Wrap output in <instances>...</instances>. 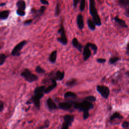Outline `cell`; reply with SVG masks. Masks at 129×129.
Listing matches in <instances>:
<instances>
[{
	"instance_id": "cell-1",
	"label": "cell",
	"mask_w": 129,
	"mask_h": 129,
	"mask_svg": "<svg viewBox=\"0 0 129 129\" xmlns=\"http://www.w3.org/2000/svg\"><path fill=\"white\" fill-rule=\"evenodd\" d=\"M45 89L44 86H38L36 87L34 91V95L31 97V100L33 103L35 107L37 109L40 108V99L44 95V91Z\"/></svg>"
},
{
	"instance_id": "cell-2",
	"label": "cell",
	"mask_w": 129,
	"mask_h": 129,
	"mask_svg": "<svg viewBox=\"0 0 129 129\" xmlns=\"http://www.w3.org/2000/svg\"><path fill=\"white\" fill-rule=\"evenodd\" d=\"M89 12L95 25L100 26L101 25V21L95 7V0H89Z\"/></svg>"
},
{
	"instance_id": "cell-3",
	"label": "cell",
	"mask_w": 129,
	"mask_h": 129,
	"mask_svg": "<svg viewBox=\"0 0 129 129\" xmlns=\"http://www.w3.org/2000/svg\"><path fill=\"white\" fill-rule=\"evenodd\" d=\"M73 107L80 111L84 112H89L90 109L93 108V104L90 101L85 100L81 102L73 103Z\"/></svg>"
},
{
	"instance_id": "cell-4",
	"label": "cell",
	"mask_w": 129,
	"mask_h": 129,
	"mask_svg": "<svg viewBox=\"0 0 129 129\" xmlns=\"http://www.w3.org/2000/svg\"><path fill=\"white\" fill-rule=\"evenodd\" d=\"M20 75L30 83L33 82L38 80V77L35 74H32L28 69H25L21 73Z\"/></svg>"
},
{
	"instance_id": "cell-5",
	"label": "cell",
	"mask_w": 129,
	"mask_h": 129,
	"mask_svg": "<svg viewBox=\"0 0 129 129\" xmlns=\"http://www.w3.org/2000/svg\"><path fill=\"white\" fill-rule=\"evenodd\" d=\"M57 32L58 34H60V36L59 37H57L56 38L57 40L59 42H60L61 44H62V45H67V44L68 43V39H67V37L66 35L64 28L63 26L62 23H61L60 26L59 28L58 29Z\"/></svg>"
},
{
	"instance_id": "cell-6",
	"label": "cell",
	"mask_w": 129,
	"mask_h": 129,
	"mask_svg": "<svg viewBox=\"0 0 129 129\" xmlns=\"http://www.w3.org/2000/svg\"><path fill=\"white\" fill-rule=\"evenodd\" d=\"M16 6L18 8L16 13L18 15L20 16H24L26 13H25V9H26V3L23 0H19Z\"/></svg>"
},
{
	"instance_id": "cell-7",
	"label": "cell",
	"mask_w": 129,
	"mask_h": 129,
	"mask_svg": "<svg viewBox=\"0 0 129 129\" xmlns=\"http://www.w3.org/2000/svg\"><path fill=\"white\" fill-rule=\"evenodd\" d=\"M27 43V41L26 40H23L19 42L14 47L11 52V54L13 56H19L21 50Z\"/></svg>"
},
{
	"instance_id": "cell-8",
	"label": "cell",
	"mask_w": 129,
	"mask_h": 129,
	"mask_svg": "<svg viewBox=\"0 0 129 129\" xmlns=\"http://www.w3.org/2000/svg\"><path fill=\"white\" fill-rule=\"evenodd\" d=\"M74 120V116L72 115L66 114L63 116V122L60 129H69Z\"/></svg>"
},
{
	"instance_id": "cell-9",
	"label": "cell",
	"mask_w": 129,
	"mask_h": 129,
	"mask_svg": "<svg viewBox=\"0 0 129 129\" xmlns=\"http://www.w3.org/2000/svg\"><path fill=\"white\" fill-rule=\"evenodd\" d=\"M97 91L104 98H107L109 95L110 91L108 87L104 85H98L96 87Z\"/></svg>"
},
{
	"instance_id": "cell-10",
	"label": "cell",
	"mask_w": 129,
	"mask_h": 129,
	"mask_svg": "<svg viewBox=\"0 0 129 129\" xmlns=\"http://www.w3.org/2000/svg\"><path fill=\"white\" fill-rule=\"evenodd\" d=\"M73 102H62L58 104V108L62 110H69L73 107Z\"/></svg>"
},
{
	"instance_id": "cell-11",
	"label": "cell",
	"mask_w": 129,
	"mask_h": 129,
	"mask_svg": "<svg viewBox=\"0 0 129 129\" xmlns=\"http://www.w3.org/2000/svg\"><path fill=\"white\" fill-rule=\"evenodd\" d=\"M83 55V59H84V60L85 61L87 60L91 55V52L90 49V47H89L87 43L86 44V45L85 46L84 48Z\"/></svg>"
},
{
	"instance_id": "cell-12",
	"label": "cell",
	"mask_w": 129,
	"mask_h": 129,
	"mask_svg": "<svg viewBox=\"0 0 129 129\" xmlns=\"http://www.w3.org/2000/svg\"><path fill=\"white\" fill-rule=\"evenodd\" d=\"M46 9V7L44 6H41L39 10H35V12H33V13H35L34 19L39 18L44 14Z\"/></svg>"
},
{
	"instance_id": "cell-13",
	"label": "cell",
	"mask_w": 129,
	"mask_h": 129,
	"mask_svg": "<svg viewBox=\"0 0 129 129\" xmlns=\"http://www.w3.org/2000/svg\"><path fill=\"white\" fill-rule=\"evenodd\" d=\"M77 24L79 29L82 30L84 27V22L83 17L81 14H78L77 17Z\"/></svg>"
},
{
	"instance_id": "cell-14",
	"label": "cell",
	"mask_w": 129,
	"mask_h": 129,
	"mask_svg": "<svg viewBox=\"0 0 129 129\" xmlns=\"http://www.w3.org/2000/svg\"><path fill=\"white\" fill-rule=\"evenodd\" d=\"M64 76V73L63 72H61L59 71H57L55 74L53 76L52 78H50L51 79H53L55 81H60L62 80Z\"/></svg>"
},
{
	"instance_id": "cell-15",
	"label": "cell",
	"mask_w": 129,
	"mask_h": 129,
	"mask_svg": "<svg viewBox=\"0 0 129 129\" xmlns=\"http://www.w3.org/2000/svg\"><path fill=\"white\" fill-rule=\"evenodd\" d=\"M47 106L50 110H53L57 109L58 107L56 106L55 103L53 102V101L50 98L47 99L46 101Z\"/></svg>"
},
{
	"instance_id": "cell-16",
	"label": "cell",
	"mask_w": 129,
	"mask_h": 129,
	"mask_svg": "<svg viewBox=\"0 0 129 129\" xmlns=\"http://www.w3.org/2000/svg\"><path fill=\"white\" fill-rule=\"evenodd\" d=\"M114 21L118 24V25L121 28H127L128 27L127 25H126L125 22L122 20L120 18H118V16H116L114 18Z\"/></svg>"
},
{
	"instance_id": "cell-17",
	"label": "cell",
	"mask_w": 129,
	"mask_h": 129,
	"mask_svg": "<svg viewBox=\"0 0 129 129\" xmlns=\"http://www.w3.org/2000/svg\"><path fill=\"white\" fill-rule=\"evenodd\" d=\"M72 45L73 46L75 47L77 49H78L79 51H81L83 48L82 45L78 41L77 38L75 37L72 40Z\"/></svg>"
},
{
	"instance_id": "cell-18",
	"label": "cell",
	"mask_w": 129,
	"mask_h": 129,
	"mask_svg": "<svg viewBox=\"0 0 129 129\" xmlns=\"http://www.w3.org/2000/svg\"><path fill=\"white\" fill-rule=\"evenodd\" d=\"M52 83L51 85H50L48 87H47V88H45L44 93H48L49 92H50L51 90H52L53 89H54L57 86V83L56 82V81L53 80V79H51L50 80Z\"/></svg>"
},
{
	"instance_id": "cell-19",
	"label": "cell",
	"mask_w": 129,
	"mask_h": 129,
	"mask_svg": "<svg viewBox=\"0 0 129 129\" xmlns=\"http://www.w3.org/2000/svg\"><path fill=\"white\" fill-rule=\"evenodd\" d=\"M57 57V50H54L50 53L49 60L51 63H55Z\"/></svg>"
},
{
	"instance_id": "cell-20",
	"label": "cell",
	"mask_w": 129,
	"mask_h": 129,
	"mask_svg": "<svg viewBox=\"0 0 129 129\" xmlns=\"http://www.w3.org/2000/svg\"><path fill=\"white\" fill-rule=\"evenodd\" d=\"M10 14V11L5 10L0 12V19L1 20H6Z\"/></svg>"
},
{
	"instance_id": "cell-21",
	"label": "cell",
	"mask_w": 129,
	"mask_h": 129,
	"mask_svg": "<svg viewBox=\"0 0 129 129\" xmlns=\"http://www.w3.org/2000/svg\"><path fill=\"white\" fill-rule=\"evenodd\" d=\"M118 4L121 8L126 9L128 7L129 0H118Z\"/></svg>"
},
{
	"instance_id": "cell-22",
	"label": "cell",
	"mask_w": 129,
	"mask_h": 129,
	"mask_svg": "<svg viewBox=\"0 0 129 129\" xmlns=\"http://www.w3.org/2000/svg\"><path fill=\"white\" fill-rule=\"evenodd\" d=\"M87 25L89 27V28L92 31H94L96 29V25L94 23V22H93V20L91 19H88L87 20Z\"/></svg>"
},
{
	"instance_id": "cell-23",
	"label": "cell",
	"mask_w": 129,
	"mask_h": 129,
	"mask_svg": "<svg viewBox=\"0 0 129 129\" xmlns=\"http://www.w3.org/2000/svg\"><path fill=\"white\" fill-rule=\"evenodd\" d=\"M76 84H77V80L75 79L72 78L67 81V82L66 83V85L68 87H72L75 86Z\"/></svg>"
},
{
	"instance_id": "cell-24",
	"label": "cell",
	"mask_w": 129,
	"mask_h": 129,
	"mask_svg": "<svg viewBox=\"0 0 129 129\" xmlns=\"http://www.w3.org/2000/svg\"><path fill=\"white\" fill-rule=\"evenodd\" d=\"M64 97L66 98H75L77 97L76 94L72 92H67L64 93Z\"/></svg>"
},
{
	"instance_id": "cell-25",
	"label": "cell",
	"mask_w": 129,
	"mask_h": 129,
	"mask_svg": "<svg viewBox=\"0 0 129 129\" xmlns=\"http://www.w3.org/2000/svg\"><path fill=\"white\" fill-rule=\"evenodd\" d=\"M123 118V117L122 116V115L119 113L117 112H115L114 113L112 114V115L110 116V120H114L115 119L118 118V119H122Z\"/></svg>"
},
{
	"instance_id": "cell-26",
	"label": "cell",
	"mask_w": 129,
	"mask_h": 129,
	"mask_svg": "<svg viewBox=\"0 0 129 129\" xmlns=\"http://www.w3.org/2000/svg\"><path fill=\"white\" fill-rule=\"evenodd\" d=\"M87 44L88 45L89 47L93 50V52H94V54H95L96 53L97 51V46L95 44H93V43H90V42L88 43Z\"/></svg>"
},
{
	"instance_id": "cell-27",
	"label": "cell",
	"mask_w": 129,
	"mask_h": 129,
	"mask_svg": "<svg viewBox=\"0 0 129 129\" xmlns=\"http://www.w3.org/2000/svg\"><path fill=\"white\" fill-rule=\"evenodd\" d=\"M60 13V4L59 3H57L56 4L55 9V13L54 15L55 16L57 17L58 15H59Z\"/></svg>"
},
{
	"instance_id": "cell-28",
	"label": "cell",
	"mask_w": 129,
	"mask_h": 129,
	"mask_svg": "<svg viewBox=\"0 0 129 129\" xmlns=\"http://www.w3.org/2000/svg\"><path fill=\"white\" fill-rule=\"evenodd\" d=\"M119 57L118 56H113L111 57L109 60V63L112 64L115 63L116 62H117V61H118L119 60Z\"/></svg>"
},
{
	"instance_id": "cell-29",
	"label": "cell",
	"mask_w": 129,
	"mask_h": 129,
	"mask_svg": "<svg viewBox=\"0 0 129 129\" xmlns=\"http://www.w3.org/2000/svg\"><path fill=\"white\" fill-rule=\"evenodd\" d=\"M35 71L39 74H43L45 73V71L39 66L36 67Z\"/></svg>"
},
{
	"instance_id": "cell-30",
	"label": "cell",
	"mask_w": 129,
	"mask_h": 129,
	"mask_svg": "<svg viewBox=\"0 0 129 129\" xmlns=\"http://www.w3.org/2000/svg\"><path fill=\"white\" fill-rule=\"evenodd\" d=\"M6 58H7V56L4 53L0 54V66H2L5 63Z\"/></svg>"
},
{
	"instance_id": "cell-31",
	"label": "cell",
	"mask_w": 129,
	"mask_h": 129,
	"mask_svg": "<svg viewBox=\"0 0 129 129\" xmlns=\"http://www.w3.org/2000/svg\"><path fill=\"white\" fill-rule=\"evenodd\" d=\"M85 5H86V0H81L80 4V10L81 12H83L85 8Z\"/></svg>"
},
{
	"instance_id": "cell-32",
	"label": "cell",
	"mask_w": 129,
	"mask_h": 129,
	"mask_svg": "<svg viewBox=\"0 0 129 129\" xmlns=\"http://www.w3.org/2000/svg\"><path fill=\"white\" fill-rule=\"evenodd\" d=\"M49 121L48 120L46 119V120H45L44 124L42 125L39 126L38 127V128L39 129H45V128L48 127L49 126Z\"/></svg>"
},
{
	"instance_id": "cell-33",
	"label": "cell",
	"mask_w": 129,
	"mask_h": 129,
	"mask_svg": "<svg viewBox=\"0 0 129 129\" xmlns=\"http://www.w3.org/2000/svg\"><path fill=\"white\" fill-rule=\"evenodd\" d=\"M86 100L90 101V102H95L96 100V98L94 96H89L86 97Z\"/></svg>"
},
{
	"instance_id": "cell-34",
	"label": "cell",
	"mask_w": 129,
	"mask_h": 129,
	"mask_svg": "<svg viewBox=\"0 0 129 129\" xmlns=\"http://www.w3.org/2000/svg\"><path fill=\"white\" fill-rule=\"evenodd\" d=\"M32 22H33L32 19L26 20L23 22V24L24 25H30L32 23Z\"/></svg>"
},
{
	"instance_id": "cell-35",
	"label": "cell",
	"mask_w": 129,
	"mask_h": 129,
	"mask_svg": "<svg viewBox=\"0 0 129 129\" xmlns=\"http://www.w3.org/2000/svg\"><path fill=\"white\" fill-rule=\"evenodd\" d=\"M83 118L84 119H87L88 118V117L89 116V112H83Z\"/></svg>"
},
{
	"instance_id": "cell-36",
	"label": "cell",
	"mask_w": 129,
	"mask_h": 129,
	"mask_svg": "<svg viewBox=\"0 0 129 129\" xmlns=\"http://www.w3.org/2000/svg\"><path fill=\"white\" fill-rule=\"evenodd\" d=\"M129 126V123L128 121H124L122 124V126L124 128H128Z\"/></svg>"
},
{
	"instance_id": "cell-37",
	"label": "cell",
	"mask_w": 129,
	"mask_h": 129,
	"mask_svg": "<svg viewBox=\"0 0 129 129\" xmlns=\"http://www.w3.org/2000/svg\"><path fill=\"white\" fill-rule=\"evenodd\" d=\"M96 61L99 62V63H104L106 61V59L105 58H97L96 59Z\"/></svg>"
},
{
	"instance_id": "cell-38",
	"label": "cell",
	"mask_w": 129,
	"mask_h": 129,
	"mask_svg": "<svg viewBox=\"0 0 129 129\" xmlns=\"http://www.w3.org/2000/svg\"><path fill=\"white\" fill-rule=\"evenodd\" d=\"M80 0H73V7L75 9Z\"/></svg>"
},
{
	"instance_id": "cell-39",
	"label": "cell",
	"mask_w": 129,
	"mask_h": 129,
	"mask_svg": "<svg viewBox=\"0 0 129 129\" xmlns=\"http://www.w3.org/2000/svg\"><path fill=\"white\" fill-rule=\"evenodd\" d=\"M4 102L0 100V112L3 111L4 109Z\"/></svg>"
},
{
	"instance_id": "cell-40",
	"label": "cell",
	"mask_w": 129,
	"mask_h": 129,
	"mask_svg": "<svg viewBox=\"0 0 129 129\" xmlns=\"http://www.w3.org/2000/svg\"><path fill=\"white\" fill-rule=\"evenodd\" d=\"M40 2L44 5H48L49 4V3L47 0H40Z\"/></svg>"
},
{
	"instance_id": "cell-41",
	"label": "cell",
	"mask_w": 129,
	"mask_h": 129,
	"mask_svg": "<svg viewBox=\"0 0 129 129\" xmlns=\"http://www.w3.org/2000/svg\"><path fill=\"white\" fill-rule=\"evenodd\" d=\"M125 9V15L127 17H129V8L128 7L126 8Z\"/></svg>"
},
{
	"instance_id": "cell-42",
	"label": "cell",
	"mask_w": 129,
	"mask_h": 129,
	"mask_svg": "<svg viewBox=\"0 0 129 129\" xmlns=\"http://www.w3.org/2000/svg\"><path fill=\"white\" fill-rule=\"evenodd\" d=\"M126 53L127 55H128V44H127V46H126Z\"/></svg>"
},
{
	"instance_id": "cell-43",
	"label": "cell",
	"mask_w": 129,
	"mask_h": 129,
	"mask_svg": "<svg viewBox=\"0 0 129 129\" xmlns=\"http://www.w3.org/2000/svg\"><path fill=\"white\" fill-rule=\"evenodd\" d=\"M5 5H6V4H5V3H1V4H0V7L4 6Z\"/></svg>"
},
{
	"instance_id": "cell-44",
	"label": "cell",
	"mask_w": 129,
	"mask_h": 129,
	"mask_svg": "<svg viewBox=\"0 0 129 129\" xmlns=\"http://www.w3.org/2000/svg\"><path fill=\"white\" fill-rule=\"evenodd\" d=\"M0 48H1V46H0Z\"/></svg>"
},
{
	"instance_id": "cell-45",
	"label": "cell",
	"mask_w": 129,
	"mask_h": 129,
	"mask_svg": "<svg viewBox=\"0 0 129 129\" xmlns=\"http://www.w3.org/2000/svg\"></svg>"
}]
</instances>
